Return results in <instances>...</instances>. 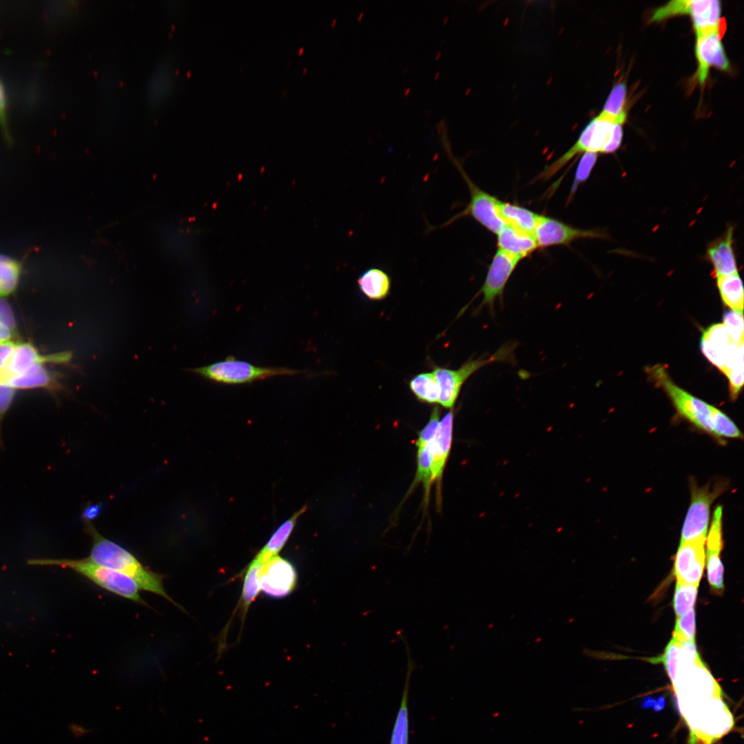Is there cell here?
<instances>
[{
    "label": "cell",
    "mask_w": 744,
    "mask_h": 744,
    "mask_svg": "<svg viewBox=\"0 0 744 744\" xmlns=\"http://www.w3.org/2000/svg\"><path fill=\"white\" fill-rule=\"evenodd\" d=\"M85 530L92 538L89 560L123 573L133 579L141 590L160 595L182 609L166 592L164 576L145 566L132 553L101 535L92 522H84Z\"/></svg>",
    "instance_id": "cell-1"
},
{
    "label": "cell",
    "mask_w": 744,
    "mask_h": 744,
    "mask_svg": "<svg viewBox=\"0 0 744 744\" xmlns=\"http://www.w3.org/2000/svg\"><path fill=\"white\" fill-rule=\"evenodd\" d=\"M28 564L69 568L110 592L148 606L141 597V589L133 579L123 573L96 564L87 557L81 559H30Z\"/></svg>",
    "instance_id": "cell-2"
},
{
    "label": "cell",
    "mask_w": 744,
    "mask_h": 744,
    "mask_svg": "<svg viewBox=\"0 0 744 744\" xmlns=\"http://www.w3.org/2000/svg\"><path fill=\"white\" fill-rule=\"evenodd\" d=\"M210 381L224 384H251L276 376H292L304 371L286 367L258 366L230 356L225 360L189 369Z\"/></svg>",
    "instance_id": "cell-3"
},
{
    "label": "cell",
    "mask_w": 744,
    "mask_h": 744,
    "mask_svg": "<svg viewBox=\"0 0 744 744\" xmlns=\"http://www.w3.org/2000/svg\"><path fill=\"white\" fill-rule=\"evenodd\" d=\"M516 346V343H506L490 356L470 358L457 369L435 366L433 372L440 387L438 403L443 407L453 408L462 386L472 375L493 362H513Z\"/></svg>",
    "instance_id": "cell-4"
},
{
    "label": "cell",
    "mask_w": 744,
    "mask_h": 744,
    "mask_svg": "<svg viewBox=\"0 0 744 744\" xmlns=\"http://www.w3.org/2000/svg\"><path fill=\"white\" fill-rule=\"evenodd\" d=\"M649 373L666 392L681 416L699 429L714 437L715 406L677 386L672 381L662 366L651 367Z\"/></svg>",
    "instance_id": "cell-5"
},
{
    "label": "cell",
    "mask_w": 744,
    "mask_h": 744,
    "mask_svg": "<svg viewBox=\"0 0 744 744\" xmlns=\"http://www.w3.org/2000/svg\"><path fill=\"white\" fill-rule=\"evenodd\" d=\"M721 4L717 0L672 1L657 9L650 21H660L679 14H690L696 38L719 32Z\"/></svg>",
    "instance_id": "cell-6"
},
{
    "label": "cell",
    "mask_w": 744,
    "mask_h": 744,
    "mask_svg": "<svg viewBox=\"0 0 744 744\" xmlns=\"http://www.w3.org/2000/svg\"><path fill=\"white\" fill-rule=\"evenodd\" d=\"M451 158L468 185L470 200L462 211L453 216L442 225L429 231L448 227L459 218L470 216L488 231L497 234L506 225L497 211L499 200L477 187L468 176L457 161L452 156Z\"/></svg>",
    "instance_id": "cell-7"
},
{
    "label": "cell",
    "mask_w": 744,
    "mask_h": 744,
    "mask_svg": "<svg viewBox=\"0 0 744 744\" xmlns=\"http://www.w3.org/2000/svg\"><path fill=\"white\" fill-rule=\"evenodd\" d=\"M724 486L716 485L711 490L709 485L699 488L695 484H691V502L683 522L681 541L706 538L711 504L724 490Z\"/></svg>",
    "instance_id": "cell-8"
},
{
    "label": "cell",
    "mask_w": 744,
    "mask_h": 744,
    "mask_svg": "<svg viewBox=\"0 0 744 744\" xmlns=\"http://www.w3.org/2000/svg\"><path fill=\"white\" fill-rule=\"evenodd\" d=\"M297 581V571L293 564L278 555L262 564L258 571L260 590L271 598L288 596L296 588Z\"/></svg>",
    "instance_id": "cell-9"
},
{
    "label": "cell",
    "mask_w": 744,
    "mask_h": 744,
    "mask_svg": "<svg viewBox=\"0 0 744 744\" xmlns=\"http://www.w3.org/2000/svg\"><path fill=\"white\" fill-rule=\"evenodd\" d=\"M520 260L519 258L497 249L489 265L484 282L477 294L482 295L478 310L488 307L493 312L495 300L499 299L502 302L506 283Z\"/></svg>",
    "instance_id": "cell-10"
},
{
    "label": "cell",
    "mask_w": 744,
    "mask_h": 744,
    "mask_svg": "<svg viewBox=\"0 0 744 744\" xmlns=\"http://www.w3.org/2000/svg\"><path fill=\"white\" fill-rule=\"evenodd\" d=\"M538 247L566 245L580 238H602L606 234L595 229H581L552 218L540 215L533 232Z\"/></svg>",
    "instance_id": "cell-11"
},
{
    "label": "cell",
    "mask_w": 744,
    "mask_h": 744,
    "mask_svg": "<svg viewBox=\"0 0 744 744\" xmlns=\"http://www.w3.org/2000/svg\"><path fill=\"white\" fill-rule=\"evenodd\" d=\"M706 538L681 541L675 556L674 573L677 581L699 586L705 562Z\"/></svg>",
    "instance_id": "cell-12"
},
{
    "label": "cell",
    "mask_w": 744,
    "mask_h": 744,
    "mask_svg": "<svg viewBox=\"0 0 744 744\" xmlns=\"http://www.w3.org/2000/svg\"><path fill=\"white\" fill-rule=\"evenodd\" d=\"M722 524L723 508L718 506L713 513L705 552L707 580L712 590L718 593L724 588L723 566L720 557L723 548Z\"/></svg>",
    "instance_id": "cell-13"
},
{
    "label": "cell",
    "mask_w": 744,
    "mask_h": 744,
    "mask_svg": "<svg viewBox=\"0 0 744 744\" xmlns=\"http://www.w3.org/2000/svg\"><path fill=\"white\" fill-rule=\"evenodd\" d=\"M696 39L695 55L698 62L696 77L700 85H703L710 67L727 72L730 69V64L719 32Z\"/></svg>",
    "instance_id": "cell-14"
},
{
    "label": "cell",
    "mask_w": 744,
    "mask_h": 744,
    "mask_svg": "<svg viewBox=\"0 0 744 744\" xmlns=\"http://www.w3.org/2000/svg\"><path fill=\"white\" fill-rule=\"evenodd\" d=\"M72 359L71 352L63 351L50 355H41L32 343H16L6 375L0 380L5 382L9 378L23 373L38 364H67Z\"/></svg>",
    "instance_id": "cell-15"
},
{
    "label": "cell",
    "mask_w": 744,
    "mask_h": 744,
    "mask_svg": "<svg viewBox=\"0 0 744 744\" xmlns=\"http://www.w3.org/2000/svg\"><path fill=\"white\" fill-rule=\"evenodd\" d=\"M453 426V412L452 409L446 413L440 421L436 433L431 442V484L437 483V492L440 493V484L446 460L450 453L452 443Z\"/></svg>",
    "instance_id": "cell-16"
},
{
    "label": "cell",
    "mask_w": 744,
    "mask_h": 744,
    "mask_svg": "<svg viewBox=\"0 0 744 744\" xmlns=\"http://www.w3.org/2000/svg\"><path fill=\"white\" fill-rule=\"evenodd\" d=\"M733 242L734 227L730 226L722 237L707 247L706 258L712 265L716 277L738 272Z\"/></svg>",
    "instance_id": "cell-17"
},
{
    "label": "cell",
    "mask_w": 744,
    "mask_h": 744,
    "mask_svg": "<svg viewBox=\"0 0 744 744\" xmlns=\"http://www.w3.org/2000/svg\"><path fill=\"white\" fill-rule=\"evenodd\" d=\"M59 375L49 371L43 364L32 366L21 374L9 378L5 382L15 389L43 388L53 391L63 389Z\"/></svg>",
    "instance_id": "cell-18"
},
{
    "label": "cell",
    "mask_w": 744,
    "mask_h": 744,
    "mask_svg": "<svg viewBox=\"0 0 744 744\" xmlns=\"http://www.w3.org/2000/svg\"><path fill=\"white\" fill-rule=\"evenodd\" d=\"M732 342L723 324H715L704 331L701 348L707 360L722 371L726 351Z\"/></svg>",
    "instance_id": "cell-19"
},
{
    "label": "cell",
    "mask_w": 744,
    "mask_h": 744,
    "mask_svg": "<svg viewBox=\"0 0 744 744\" xmlns=\"http://www.w3.org/2000/svg\"><path fill=\"white\" fill-rule=\"evenodd\" d=\"M497 235V248L521 260L538 247L533 234L520 231L508 225H505Z\"/></svg>",
    "instance_id": "cell-20"
},
{
    "label": "cell",
    "mask_w": 744,
    "mask_h": 744,
    "mask_svg": "<svg viewBox=\"0 0 744 744\" xmlns=\"http://www.w3.org/2000/svg\"><path fill=\"white\" fill-rule=\"evenodd\" d=\"M174 82L172 61L169 56L163 58L154 68L147 87L149 101L159 105L169 96Z\"/></svg>",
    "instance_id": "cell-21"
},
{
    "label": "cell",
    "mask_w": 744,
    "mask_h": 744,
    "mask_svg": "<svg viewBox=\"0 0 744 744\" xmlns=\"http://www.w3.org/2000/svg\"><path fill=\"white\" fill-rule=\"evenodd\" d=\"M404 641L407 652V672L405 684L402 695L400 704L393 724L390 744H409V681L411 672L414 669V662L411 659L410 650L405 637L401 639Z\"/></svg>",
    "instance_id": "cell-22"
},
{
    "label": "cell",
    "mask_w": 744,
    "mask_h": 744,
    "mask_svg": "<svg viewBox=\"0 0 744 744\" xmlns=\"http://www.w3.org/2000/svg\"><path fill=\"white\" fill-rule=\"evenodd\" d=\"M359 291L366 298L379 301L385 299L391 291V278L383 269L370 267L365 269L357 279Z\"/></svg>",
    "instance_id": "cell-23"
},
{
    "label": "cell",
    "mask_w": 744,
    "mask_h": 744,
    "mask_svg": "<svg viewBox=\"0 0 744 744\" xmlns=\"http://www.w3.org/2000/svg\"><path fill=\"white\" fill-rule=\"evenodd\" d=\"M497 211L506 225L533 234L540 215L517 205L498 200Z\"/></svg>",
    "instance_id": "cell-24"
},
{
    "label": "cell",
    "mask_w": 744,
    "mask_h": 744,
    "mask_svg": "<svg viewBox=\"0 0 744 744\" xmlns=\"http://www.w3.org/2000/svg\"><path fill=\"white\" fill-rule=\"evenodd\" d=\"M305 507L294 513L283 522L273 533L269 541L254 559L262 565L271 558L278 555L289 538L298 518L304 512Z\"/></svg>",
    "instance_id": "cell-25"
},
{
    "label": "cell",
    "mask_w": 744,
    "mask_h": 744,
    "mask_svg": "<svg viewBox=\"0 0 744 744\" xmlns=\"http://www.w3.org/2000/svg\"><path fill=\"white\" fill-rule=\"evenodd\" d=\"M716 279L723 302L732 311L743 313V287L738 273L720 276Z\"/></svg>",
    "instance_id": "cell-26"
},
{
    "label": "cell",
    "mask_w": 744,
    "mask_h": 744,
    "mask_svg": "<svg viewBox=\"0 0 744 744\" xmlns=\"http://www.w3.org/2000/svg\"><path fill=\"white\" fill-rule=\"evenodd\" d=\"M409 386L419 401L428 404L438 402L440 387L433 371L417 374L409 380Z\"/></svg>",
    "instance_id": "cell-27"
},
{
    "label": "cell",
    "mask_w": 744,
    "mask_h": 744,
    "mask_svg": "<svg viewBox=\"0 0 744 744\" xmlns=\"http://www.w3.org/2000/svg\"><path fill=\"white\" fill-rule=\"evenodd\" d=\"M261 566L253 559L245 569L241 597V612L243 618L260 591L258 571Z\"/></svg>",
    "instance_id": "cell-28"
},
{
    "label": "cell",
    "mask_w": 744,
    "mask_h": 744,
    "mask_svg": "<svg viewBox=\"0 0 744 744\" xmlns=\"http://www.w3.org/2000/svg\"><path fill=\"white\" fill-rule=\"evenodd\" d=\"M21 267L17 260L0 254V297L8 296L17 287Z\"/></svg>",
    "instance_id": "cell-29"
},
{
    "label": "cell",
    "mask_w": 744,
    "mask_h": 744,
    "mask_svg": "<svg viewBox=\"0 0 744 744\" xmlns=\"http://www.w3.org/2000/svg\"><path fill=\"white\" fill-rule=\"evenodd\" d=\"M627 87L623 82L616 84L610 92L601 113L613 119H626L625 110Z\"/></svg>",
    "instance_id": "cell-30"
},
{
    "label": "cell",
    "mask_w": 744,
    "mask_h": 744,
    "mask_svg": "<svg viewBox=\"0 0 744 744\" xmlns=\"http://www.w3.org/2000/svg\"><path fill=\"white\" fill-rule=\"evenodd\" d=\"M432 441V440H431ZM431 442L417 446V469L414 485L422 483L425 492V502H428V494L431 486Z\"/></svg>",
    "instance_id": "cell-31"
},
{
    "label": "cell",
    "mask_w": 744,
    "mask_h": 744,
    "mask_svg": "<svg viewBox=\"0 0 744 744\" xmlns=\"http://www.w3.org/2000/svg\"><path fill=\"white\" fill-rule=\"evenodd\" d=\"M699 586L676 582L673 607L676 618L694 608Z\"/></svg>",
    "instance_id": "cell-32"
},
{
    "label": "cell",
    "mask_w": 744,
    "mask_h": 744,
    "mask_svg": "<svg viewBox=\"0 0 744 744\" xmlns=\"http://www.w3.org/2000/svg\"><path fill=\"white\" fill-rule=\"evenodd\" d=\"M672 637L680 643L694 642L695 612L694 608L676 618Z\"/></svg>",
    "instance_id": "cell-33"
},
{
    "label": "cell",
    "mask_w": 744,
    "mask_h": 744,
    "mask_svg": "<svg viewBox=\"0 0 744 744\" xmlns=\"http://www.w3.org/2000/svg\"><path fill=\"white\" fill-rule=\"evenodd\" d=\"M681 654V643L674 639L667 645L662 656L657 661H661L667 672V674L672 683L675 679Z\"/></svg>",
    "instance_id": "cell-34"
},
{
    "label": "cell",
    "mask_w": 744,
    "mask_h": 744,
    "mask_svg": "<svg viewBox=\"0 0 744 744\" xmlns=\"http://www.w3.org/2000/svg\"><path fill=\"white\" fill-rule=\"evenodd\" d=\"M723 325L732 342L743 343V313L728 311L723 316Z\"/></svg>",
    "instance_id": "cell-35"
},
{
    "label": "cell",
    "mask_w": 744,
    "mask_h": 744,
    "mask_svg": "<svg viewBox=\"0 0 744 744\" xmlns=\"http://www.w3.org/2000/svg\"><path fill=\"white\" fill-rule=\"evenodd\" d=\"M597 159V154L586 152L581 158L576 169L570 194L572 195L579 185L584 183L589 177Z\"/></svg>",
    "instance_id": "cell-36"
},
{
    "label": "cell",
    "mask_w": 744,
    "mask_h": 744,
    "mask_svg": "<svg viewBox=\"0 0 744 744\" xmlns=\"http://www.w3.org/2000/svg\"><path fill=\"white\" fill-rule=\"evenodd\" d=\"M8 104L5 87L0 79V129L8 143H12V136L9 127Z\"/></svg>",
    "instance_id": "cell-37"
},
{
    "label": "cell",
    "mask_w": 744,
    "mask_h": 744,
    "mask_svg": "<svg viewBox=\"0 0 744 744\" xmlns=\"http://www.w3.org/2000/svg\"><path fill=\"white\" fill-rule=\"evenodd\" d=\"M15 395V389L6 382H0V447L2 446L1 425L3 420L11 406Z\"/></svg>",
    "instance_id": "cell-38"
},
{
    "label": "cell",
    "mask_w": 744,
    "mask_h": 744,
    "mask_svg": "<svg viewBox=\"0 0 744 744\" xmlns=\"http://www.w3.org/2000/svg\"><path fill=\"white\" fill-rule=\"evenodd\" d=\"M725 375L729 380L731 397L735 400L743 384V364L729 371Z\"/></svg>",
    "instance_id": "cell-39"
},
{
    "label": "cell",
    "mask_w": 744,
    "mask_h": 744,
    "mask_svg": "<svg viewBox=\"0 0 744 744\" xmlns=\"http://www.w3.org/2000/svg\"><path fill=\"white\" fill-rule=\"evenodd\" d=\"M0 324L13 334L16 333L17 324L12 309L9 303L0 297Z\"/></svg>",
    "instance_id": "cell-40"
},
{
    "label": "cell",
    "mask_w": 744,
    "mask_h": 744,
    "mask_svg": "<svg viewBox=\"0 0 744 744\" xmlns=\"http://www.w3.org/2000/svg\"><path fill=\"white\" fill-rule=\"evenodd\" d=\"M16 343L7 341L0 344V380L6 374Z\"/></svg>",
    "instance_id": "cell-41"
},
{
    "label": "cell",
    "mask_w": 744,
    "mask_h": 744,
    "mask_svg": "<svg viewBox=\"0 0 744 744\" xmlns=\"http://www.w3.org/2000/svg\"><path fill=\"white\" fill-rule=\"evenodd\" d=\"M103 509V506L101 504H87L83 510L81 518L83 522H87L96 518Z\"/></svg>",
    "instance_id": "cell-42"
},
{
    "label": "cell",
    "mask_w": 744,
    "mask_h": 744,
    "mask_svg": "<svg viewBox=\"0 0 744 744\" xmlns=\"http://www.w3.org/2000/svg\"><path fill=\"white\" fill-rule=\"evenodd\" d=\"M13 333L0 324V344L9 341Z\"/></svg>",
    "instance_id": "cell-43"
},
{
    "label": "cell",
    "mask_w": 744,
    "mask_h": 744,
    "mask_svg": "<svg viewBox=\"0 0 744 744\" xmlns=\"http://www.w3.org/2000/svg\"><path fill=\"white\" fill-rule=\"evenodd\" d=\"M665 705V697L663 696H660L657 699L654 700L652 708L654 711H661L664 708Z\"/></svg>",
    "instance_id": "cell-44"
},
{
    "label": "cell",
    "mask_w": 744,
    "mask_h": 744,
    "mask_svg": "<svg viewBox=\"0 0 744 744\" xmlns=\"http://www.w3.org/2000/svg\"><path fill=\"white\" fill-rule=\"evenodd\" d=\"M654 700V699L652 697L648 696L644 699V701L641 704V706L645 709L650 708L651 707H652Z\"/></svg>",
    "instance_id": "cell-45"
}]
</instances>
